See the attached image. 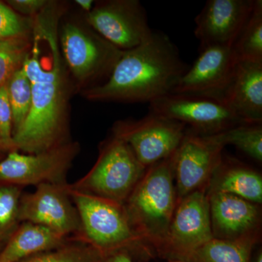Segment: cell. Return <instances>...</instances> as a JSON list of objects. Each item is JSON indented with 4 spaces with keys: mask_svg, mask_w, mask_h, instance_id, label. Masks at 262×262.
I'll use <instances>...</instances> for the list:
<instances>
[{
    "mask_svg": "<svg viewBox=\"0 0 262 262\" xmlns=\"http://www.w3.org/2000/svg\"><path fill=\"white\" fill-rule=\"evenodd\" d=\"M31 35L0 41V88L8 83L12 76L23 67L32 48Z\"/></svg>",
    "mask_w": 262,
    "mask_h": 262,
    "instance_id": "cell-23",
    "label": "cell"
},
{
    "mask_svg": "<svg viewBox=\"0 0 262 262\" xmlns=\"http://www.w3.org/2000/svg\"><path fill=\"white\" fill-rule=\"evenodd\" d=\"M232 48L237 61L262 63L261 0H254L251 15Z\"/></svg>",
    "mask_w": 262,
    "mask_h": 262,
    "instance_id": "cell-21",
    "label": "cell"
},
{
    "mask_svg": "<svg viewBox=\"0 0 262 262\" xmlns=\"http://www.w3.org/2000/svg\"><path fill=\"white\" fill-rule=\"evenodd\" d=\"M146 170L128 144L113 134L103 143L89 173L69 186L77 192L124 205Z\"/></svg>",
    "mask_w": 262,
    "mask_h": 262,
    "instance_id": "cell-5",
    "label": "cell"
},
{
    "mask_svg": "<svg viewBox=\"0 0 262 262\" xmlns=\"http://www.w3.org/2000/svg\"><path fill=\"white\" fill-rule=\"evenodd\" d=\"M69 189L80 220L76 241L89 245L102 256L124 251L134 261L152 254L131 225L124 205L77 192L70 186Z\"/></svg>",
    "mask_w": 262,
    "mask_h": 262,
    "instance_id": "cell-4",
    "label": "cell"
},
{
    "mask_svg": "<svg viewBox=\"0 0 262 262\" xmlns=\"http://www.w3.org/2000/svg\"><path fill=\"white\" fill-rule=\"evenodd\" d=\"M46 0H10L7 5L15 13L28 18H33L39 14L48 5Z\"/></svg>",
    "mask_w": 262,
    "mask_h": 262,
    "instance_id": "cell-29",
    "label": "cell"
},
{
    "mask_svg": "<svg viewBox=\"0 0 262 262\" xmlns=\"http://www.w3.org/2000/svg\"><path fill=\"white\" fill-rule=\"evenodd\" d=\"M103 262H134L127 251H120L103 256Z\"/></svg>",
    "mask_w": 262,
    "mask_h": 262,
    "instance_id": "cell-30",
    "label": "cell"
},
{
    "mask_svg": "<svg viewBox=\"0 0 262 262\" xmlns=\"http://www.w3.org/2000/svg\"><path fill=\"white\" fill-rule=\"evenodd\" d=\"M0 148H1V147H0ZM1 149H2V148H1Z\"/></svg>",
    "mask_w": 262,
    "mask_h": 262,
    "instance_id": "cell-36",
    "label": "cell"
},
{
    "mask_svg": "<svg viewBox=\"0 0 262 262\" xmlns=\"http://www.w3.org/2000/svg\"><path fill=\"white\" fill-rule=\"evenodd\" d=\"M188 69L170 38L153 31L140 46L122 51L108 78L85 91L84 96L92 101L149 103L170 94Z\"/></svg>",
    "mask_w": 262,
    "mask_h": 262,
    "instance_id": "cell-2",
    "label": "cell"
},
{
    "mask_svg": "<svg viewBox=\"0 0 262 262\" xmlns=\"http://www.w3.org/2000/svg\"><path fill=\"white\" fill-rule=\"evenodd\" d=\"M207 194L213 238L258 239L261 224L259 205L225 193Z\"/></svg>",
    "mask_w": 262,
    "mask_h": 262,
    "instance_id": "cell-16",
    "label": "cell"
},
{
    "mask_svg": "<svg viewBox=\"0 0 262 262\" xmlns=\"http://www.w3.org/2000/svg\"><path fill=\"white\" fill-rule=\"evenodd\" d=\"M24 189L0 183V242L3 245L20 225L19 205Z\"/></svg>",
    "mask_w": 262,
    "mask_h": 262,
    "instance_id": "cell-25",
    "label": "cell"
},
{
    "mask_svg": "<svg viewBox=\"0 0 262 262\" xmlns=\"http://www.w3.org/2000/svg\"><path fill=\"white\" fill-rule=\"evenodd\" d=\"M173 156L146 170L124 206L131 225L143 242L163 256L177 195L174 183Z\"/></svg>",
    "mask_w": 262,
    "mask_h": 262,
    "instance_id": "cell-3",
    "label": "cell"
},
{
    "mask_svg": "<svg viewBox=\"0 0 262 262\" xmlns=\"http://www.w3.org/2000/svg\"><path fill=\"white\" fill-rule=\"evenodd\" d=\"M186 132L185 125L181 122L152 112L139 120L117 122L113 129V135L128 144L146 169L171 157Z\"/></svg>",
    "mask_w": 262,
    "mask_h": 262,
    "instance_id": "cell-7",
    "label": "cell"
},
{
    "mask_svg": "<svg viewBox=\"0 0 262 262\" xmlns=\"http://www.w3.org/2000/svg\"><path fill=\"white\" fill-rule=\"evenodd\" d=\"M33 18L15 13L8 5L0 2V41L31 35Z\"/></svg>",
    "mask_w": 262,
    "mask_h": 262,
    "instance_id": "cell-27",
    "label": "cell"
},
{
    "mask_svg": "<svg viewBox=\"0 0 262 262\" xmlns=\"http://www.w3.org/2000/svg\"><path fill=\"white\" fill-rule=\"evenodd\" d=\"M3 244H2L1 242H0V249H1L2 247H3Z\"/></svg>",
    "mask_w": 262,
    "mask_h": 262,
    "instance_id": "cell-33",
    "label": "cell"
},
{
    "mask_svg": "<svg viewBox=\"0 0 262 262\" xmlns=\"http://www.w3.org/2000/svg\"><path fill=\"white\" fill-rule=\"evenodd\" d=\"M207 193L232 194L256 204L262 203V178L256 170L222 157L207 187Z\"/></svg>",
    "mask_w": 262,
    "mask_h": 262,
    "instance_id": "cell-19",
    "label": "cell"
},
{
    "mask_svg": "<svg viewBox=\"0 0 262 262\" xmlns=\"http://www.w3.org/2000/svg\"><path fill=\"white\" fill-rule=\"evenodd\" d=\"M253 262H262V252L261 250L258 251L257 254H256V257L254 258V261Z\"/></svg>",
    "mask_w": 262,
    "mask_h": 262,
    "instance_id": "cell-32",
    "label": "cell"
},
{
    "mask_svg": "<svg viewBox=\"0 0 262 262\" xmlns=\"http://www.w3.org/2000/svg\"><path fill=\"white\" fill-rule=\"evenodd\" d=\"M224 148L211 136L186 132L173 156L177 201L195 191L207 189L220 165Z\"/></svg>",
    "mask_w": 262,
    "mask_h": 262,
    "instance_id": "cell-13",
    "label": "cell"
},
{
    "mask_svg": "<svg viewBox=\"0 0 262 262\" xmlns=\"http://www.w3.org/2000/svg\"><path fill=\"white\" fill-rule=\"evenodd\" d=\"M20 262H103V256L89 245L72 241Z\"/></svg>",
    "mask_w": 262,
    "mask_h": 262,
    "instance_id": "cell-26",
    "label": "cell"
},
{
    "mask_svg": "<svg viewBox=\"0 0 262 262\" xmlns=\"http://www.w3.org/2000/svg\"><path fill=\"white\" fill-rule=\"evenodd\" d=\"M75 3L87 13L92 10L93 5L94 4L93 0H76Z\"/></svg>",
    "mask_w": 262,
    "mask_h": 262,
    "instance_id": "cell-31",
    "label": "cell"
},
{
    "mask_svg": "<svg viewBox=\"0 0 262 262\" xmlns=\"http://www.w3.org/2000/svg\"><path fill=\"white\" fill-rule=\"evenodd\" d=\"M173 262H185V261H174Z\"/></svg>",
    "mask_w": 262,
    "mask_h": 262,
    "instance_id": "cell-35",
    "label": "cell"
},
{
    "mask_svg": "<svg viewBox=\"0 0 262 262\" xmlns=\"http://www.w3.org/2000/svg\"><path fill=\"white\" fill-rule=\"evenodd\" d=\"M258 238L227 241L213 238L198 248L185 262H251Z\"/></svg>",
    "mask_w": 262,
    "mask_h": 262,
    "instance_id": "cell-20",
    "label": "cell"
},
{
    "mask_svg": "<svg viewBox=\"0 0 262 262\" xmlns=\"http://www.w3.org/2000/svg\"><path fill=\"white\" fill-rule=\"evenodd\" d=\"M86 20L98 35L122 51L140 46L153 32L145 10L138 0L99 3L87 13Z\"/></svg>",
    "mask_w": 262,
    "mask_h": 262,
    "instance_id": "cell-11",
    "label": "cell"
},
{
    "mask_svg": "<svg viewBox=\"0 0 262 262\" xmlns=\"http://www.w3.org/2000/svg\"><path fill=\"white\" fill-rule=\"evenodd\" d=\"M61 9L48 2L33 17L32 48L22 67L32 86V106L13 135L15 149L25 154L42 152L71 141L68 82L58 34Z\"/></svg>",
    "mask_w": 262,
    "mask_h": 262,
    "instance_id": "cell-1",
    "label": "cell"
},
{
    "mask_svg": "<svg viewBox=\"0 0 262 262\" xmlns=\"http://www.w3.org/2000/svg\"><path fill=\"white\" fill-rule=\"evenodd\" d=\"M59 42L65 64L81 82L108 78L122 52L98 34L72 23L63 26Z\"/></svg>",
    "mask_w": 262,
    "mask_h": 262,
    "instance_id": "cell-9",
    "label": "cell"
},
{
    "mask_svg": "<svg viewBox=\"0 0 262 262\" xmlns=\"http://www.w3.org/2000/svg\"><path fill=\"white\" fill-rule=\"evenodd\" d=\"M19 220L42 226L76 241L80 236V216L70 195L69 183L39 184L32 192H23Z\"/></svg>",
    "mask_w": 262,
    "mask_h": 262,
    "instance_id": "cell-8",
    "label": "cell"
},
{
    "mask_svg": "<svg viewBox=\"0 0 262 262\" xmlns=\"http://www.w3.org/2000/svg\"><path fill=\"white\" fill-rule=\"evenodd\" d=\"M237 63L232 46L204 48L170 94L214 98L224 102Z\"/></svg>",
    "mask_w": 262,
    "mask_h": 262,
    "instance_id": "cell-14",
    "label": "cell"
},
{
    "mask_svg": "<svg viewBox=\"0 0 262 262\" xmlns=\"http://www.w3.org/2000/svg\"><path fill=\"white\" fill-rule=\"evenodd\" d=\"M0 147L7 152L15 150L13 137V116L6 84L0 88Z\"/></svg>",
    "mask_w": 262,
    "mask_h": 262,
    "instance_id": "cell-28",
    "label": "cell"
},
{
    "mask_svg": "<svg viewBox=\"0 0 262 262\" xmlns=\"http://www.w3.org/2000/svg\"><path fill=\"white\" fill-rule=\"evenodd\" d=\"M80 150L79 143L72 141L37 154L12 150L0 160V183L24 188L68 184L67 175Z\"/></svg>",
    "mask_w": 262,
    "mask_h": 262,
    "instance_id": "cell-6",
    "label": "cell"
},
{
    "mask_svg": "<svg viewBox=\"0 0 262 262\" xmlns=\"http://www.w3.org/2000/svg\"><path fill=\"white\" fill-rule=\"evenodd\" d=\"M254 0H208L194 19L200 51L232 46L252 12Z\"/></svg>",
    "mask_w": 262,
    "mask_h": 262,
    "instance_id": "cell-15",
    "label": "cell"
},
{
    "mask_svg": "<svg viewBox=\"0 0 262 262\" xmlns=\"http://www.w3.org/2000/svg\"><path fill=\"white\" fill-rule=\"evenodd\" d=\"M224 102L245 123L262 122V63L237 61Z\"/></svg>",
    "mask_w": 262,
    "mask_h": 262,
    "instance_id": "cell-17",
    "label": "cell"
},
{
    "mask_svg": "<svg viewBox=\"0 0 262 262\" xmlns=\"http://www.w3.org/2000/svg\"><path fill=\"white\" fill-rule=\"evenodd\" d=\"M149 112L190 126L203 136L245 123L223 101L192 95H165L149 103Z\"/></svg>",
    "mask_w": 262,
    "mask_h": 262,
    "instance_id": "cell-10",
    "label": "cell"
},
{
    "mask_svg": "<svg viewBox=\"0 0 262 262\" xmlns=\"http://www.w3.org/2000/svg\"><path fill=\"white\" fill-rule=\"evenodd\" d=\"M206 191H195L177 201L163 257L184 261L213 238Z\"/></svg>",
    "mask_w": 262,
    "mask_h": 262,
    "instance_id": "cell-12",
    "label": "cell"
},
{
    "mask_svg": "<svg viewBox=\"0 0 262 262\" xmlns=\"http://www.w3.org/2000/svg\"><path fill=\"white\" fill-rule=\"evenodd\" d=\"M2 151H4V150H3L1 149V148H0V153H1ZM1 159H2V158H0V160H1Z\"/></svg>",
    "mask_w": 262,
    "mask_h": 262,
    "instance_id": "cell-34",
    "label": "cell"
},
{
    "mask_svg": "<svg viewBox=\"0 0 262 262\" xmlns=\"http://www.w3.org/2000/svg\"><path fill=\"white\" fill-rule=\"evenodd\" d=\"M13 116V137L27 120L32 106V86L23 69L12 76L6 84Z\"/></svg>",
    "mask_w": 262,
    "mask_h": 262,
    "instance_id": "cell-24",
    "label": "cell"
},
{
    "mask_svg": "<svg viewBox=\"0 0 262 262\" xmlns=\"http://www.w3.org/2000/svg\"><path fill=\"white\" fill-rule=\"evenodd\" d=\"M70 241L72 239L42 226L22 222L0 249V262H20Z\"/></svg>",
    "mask_w": 262,
    "mask_h": 262,
    "instance_id": "cell-18",
    "label": "cell"
},
{
    "mask_svg": "<svg viewBox=\"0 0 262 262\" xmlns=\"http://www.w3.org/2000/svg\"><path fill=\"white\" fill-rule=\"evenodd\" d=\"M209 136L224 147L233 145L256 161H262L261 124H241Z\"/></svg>",
    "mask_w": 262,
    "mask_h": 262,
    "instance_id": "cell-22",
    "label": "cell"
}]
</instances>
